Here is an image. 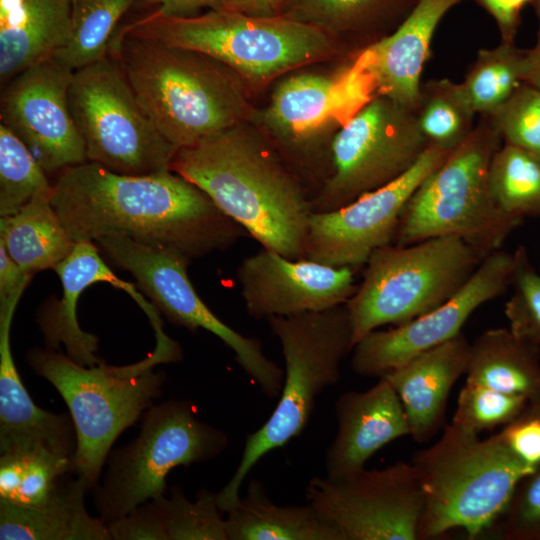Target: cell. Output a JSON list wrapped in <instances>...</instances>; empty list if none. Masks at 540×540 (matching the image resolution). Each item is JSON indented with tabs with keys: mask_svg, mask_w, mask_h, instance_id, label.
Masks as SVG:
<instances>
[{
	"mask_svg": "<svg viewBox=\"0 0 540 540\" xmlns=\"http://www.w3.org/2000/svg\"><path fill=\"white\" fill-rule=\"evenodd\" d=\"M466 382L540 403V347L509 328H493L471 343Z\"/></svg>",
	"mask_w": 540,
	"mask_h": 540,
	"instance_id": "4316f807",
	"label": "cell"
},
{
	"mask_svg": "<svg viewBox=\"0 0 540 540\" xmlns=\"http://www.w3.org/2000/svg\"><path fill=\"white\" fill-rule=\"evenodd\" d=\"M533 68L530 49L502 41L495 48L478 51L465 79L457 84L475 114L490 115L527 82Z\"/></svg>",
	"mask_w": 540,
	"mask_h": 540,
	"instance_id": "4dcf8cb0",
	"label": "cell"
},
{
	"mask_svg": "<svg viewBox=\"0 0 540 540\" xmlns=\"http://www.w3.org/2000/svg\"><path fill=\"white\" fill-rule=\"evenodd\" d=\"M72 0H0V82L55 57L67 44Z\"/></svg>",
	"mask_w": 540,
	"mask_h": 540,
	"instance_id": "cb8c5ba5",
	"label": "cell"
},
{
	"mask_svg": "<svg viewBox=\"0 0 540 540\" xmlns=\"http://www.w3.org/2000/svg\"><path fill=\"white\" fill-rule=\"evenodd\" d=\"M499 435L518 459L536 470L540 466V403H529Z\"/></svg>",
	"mask_w": 540,
	"mask_h": 540,
	"instance_id": "b9f144b4",
	"label": "cell"
},
{
	"mask_svg": "<svg viewBox=\"0 0 540 540\" xmlns=\"http://www.w3.org/2000/svg\"><path fill=\"white\" fill-rule=\"evenodd\" d=\"M374 96L370 80L354 61L336 72H301L282 79L269 104L253 118L297 173L318 160L330 173L324 140Z\"/></svg>",
	"mask_w": 540,
	"mask_h": 540,
	"instance_id": "5bb4252c",
	"label": "cell"
},
{
	"mask_svg": "<svg viewBox=\"0 0 540 540\" xmlns=\"http://www.w3.org/2000/svg\"><path fill=\"white\" fill-rule=\"evenodd\" d=\"M141 418L139 435L109 453L102 482L92 489L105 523L163 495L173 468L211 460L228 444L227 435L202 421L187 400L151 406Z\"/></svg>",
	"mask_w": 540,
	"mask_h": 540,
	"instance_id": "30bf717a",
	"label": "cell"
},
{
	"mask_svg": "<svg viewBox=\"0 0 540 540\" xmlns=\"http://www.w3.org/2000/svg\"><path fill=\"white\" fill-rule=\"evenodd\" d=\"M51 204L75 242L123 236L192 260L250 237L205 192L170 169L128 175L86 161L59 172Z\"/></svg>",
	"mask_w": 540,
	"mask_h": 540,
	"instance_id": "6da1fadb",
	"label": "cell"
},
{
	"mask_svg": "<svg viewBox=\"0 0 540 540\" xmlns=\"http://www.w3.org/2000/svg\"><path fill=\"white\" fill-rule=\"evenodd\" d=\"M53 270L62 283V298H50L37 316L47 347L56 350L63 345L67 356L83 366L92 367L103 363L96 356L98 338L83 331L78 324V298L86 288L99 282L109 283L127 294L132 293L135 286L113 273L100 257L93 241L76 242L70 254Z\"/></svg>",
	"mask_w": 540,
	"mask_h": 540,
	"instance_id": "603a6c76",
	"label": "cell"
},
{
	"mask_svg": "<svg viewBox=\"0 0 540 540\" xmlns=\"http://www.w3.org/2000/svg\"><path fill=\"white\" fill-rule=\"evenodd\" d=\"M33 275L21 268L0 243V311L16 309Z\"/></svg>",
	"mask_w": 540,
	"mask_h": 540,
	"instance_id": "ee69618b",
	"label": "cell"
},
{
	"mask_svg": "<svg viewBox=\"0 0 540 540\" xmlns=\"http://www.w3.org/2000/svg\"><path fill=\"white\" fill-rule=\"evenodd\" d=\"M490 188L498 208L524 221L540 218V158L517 147L502 144L489 172Z\"/></svg>",
	"mask_w": 540,
	"mask_h": 540,
	"instance_id": "1f68e13d",
	"label": "cell"
},
{
	"mask_svg": "<svg viewBox=\"0 0 540 540\" xmlns=\"http://www.w3.org/2000/svg\"><path fill=\"white\" fill-rule=\"evenodd\" d=\"M52 190L46 172L25 143L0 125V216L17 213L37 193Z\"/></svg>",
	"mask_w": 540,
	"mask_h": 540,
	"instance_id": "8d00e7d4",
	"label": "cell"
},
{
	"mask_svg": "<svg viewBox=\"0 0 540 540\" xmlns=\"http://www.w3.org/2000/svg\"><path fill=\"white\" fill-rule=\"evenodd\" d=\"M68 103L88 161L128 175L169 169L177 149L153 124L109 54L74 71Z\"/></svg>",
	"mask_w": 540,
	"mask_h": 540,
	"instance_id": "8fae6325",
	"label": "cell"
},
{
	"mask_svg": "<svg viewBox=\"0 0 540 540\" xmlns=\"http://www.w3.org/2000/svg\"><path fill=\"white\" fill-rule=\"evenodd\" d=\"M424 507L418 540L461 529L476 539L493 527L520 481L535 470L518 459L499 433L480 439L452 424L411 461Z\"/></svg>",
	"mask_w": 540,
	"mask_h": 540,
	"instance_id": "277c9868",
	"label": "cell"
},
{
	"mask_svg": "<svg viewBox=\"0 0 540 540\" xmlns=\"http://www.w3.org/2000/svg\"><path fill=\"white\" fill-rule=\"evenodd\" d=\"M503 144L488 115L430 172L407 201L393 244L456 237L484 258L501 249L522 223L505 215L490 188L489 172Z\"/></svg>",
	"mask_w": 540,
	"mask_h": 540,
	"instance_id": "52a82bcc",
	"label": "cell"
},
{
	"mask_svg": "<svg viewBox=\"0 0 540 540\" xmlns=\"http://www.w3.org/2000/svg\"><path fill=\"white\" fill-rule=\"evenodd\" d=\"M27 362L58 391L68 406L77 440L74 474L84 478L92 490L99 482L116 438L160 397L164 372L154 371L142 360L125 367L104 362L83 366L48 347L29 350Z\"/></svg>",
	"mask_w": 540,
	"mask_h": 540,
	"instance_id": "ba28073f",
	"label": "cell"
},
{
	"mask_svg": "<svg viewBox=\"0 0 540 540\" xmlns=\"http://www.w3.org/2000/svg\"><path fill=\"white\" fill-rule=\"evenodd\" d=\"M145 4L156 5V13L168 17H191L202 9H223L220 0H144Z\"/></svg>",
	"mask_w": 540,
	"mask_h": 540,
	"instance_id": "bcb514c9",
	"label": "cell"
},
{
	"mask_svg": "<svg viewBox=\"0 0 540 540\" xmlns=\"http://www.w3.org/2000/svg\"><path fill=\"white\" fill-rule=\"evenodd\" d=\"M416 111L376 95L334 134L330 173L313 198L314 213L341 208L406 173L428 148Z\"/></svg>",
	"mask_w": 540,
	"mask_h": 540,
	"instance_id": "7c38bea8",
	"label": "cell"
},
{
	"mask_svg": "<svg viewBox=\"0 0 540 540\" xmlns=\"http://www.w3.org/2000/svg\"><path fill=\"white\" fill-rule=\"evenodd\" d=\"M151 501L158 509L168 540H228L217 493L202 489L197 499L190 501L180 487H174L170 497L163 494Z\"/></svg>",
	"mask_w": 540,
	"mask_h": 540,
	"instance_id": "d590c367",
	"label": "cell"
},
{
	"mask_svg": "<svg viewBox=\"0 0 540 540\" xmlns=\"http://www.w3.org/2000/svg\"><path fill=\"white\" fill-rule=\"evenodd\" d=\"M226 513L228 540H341L308 503L275 504L257 479Z\"/></svg>",
	"mask_w": 540,
	"mask_h": 540,
	"instance_id": "83f0119b",
	"label": "cell"
},
{
	"mask_svg": "<svg viewBox=\"0 0 540 540\" xmlns=\"http://www.w3.org/2000/svg\"><path fill=\"white\" fill-rule=\"evenodd\" d=\"M236 279L246 312L256 320L339 306L357 287L350 267L290 259L264 247L241 261Z\"/></svg>",
	"mask_w": 540,
	"mask_h": 540,
	"instance_id": "d6986e66",
	"label": "cell"
},
{
	"mask_svg": "<svg viewBox=\"0 0 540 540\" xmlns=\"http://www.w3.org/2000/svg\"><path fill=\"white\" fill-rule=\"evenodd\" d=\"M108 54L122 68L153 124L177 150L254 116L244 82L203 53L120 28Z\"/></svg>",
	"mask_w": 540,
	"mask_h": 540,
	"instance_id": "3957f363",
	"label": "cell"
},
{
	"mask_svg": "<svg viewBox=\"0 0 540 540\" xmlns=\"http://www.w3.org/2000/svg\"><path fill=\"white\" fill-rule=\"evenodd\" d=\"M305 496L341 540H418L424 495L411 462L342 479L314 477Z\"/></svg>",
	"mask_w": 540,
	"mask_h": 540,
	"instance_id": "9a60e30c",
	"label": "cell"
},
{
	"mask_svg": "<svg viewBox=\"0 0 540 540\" xmlns=\"http://www.w3.org/2000/svg\"><path fill=\"white\" fill-rule=\"evenodd\" d=\"M529 401L483 385L466 382L460 390L451 424L460 430L480 435L504 427L518 417Z\"/></svg>",
	"mask_w": 540,
	"mask_h": 540,
	"instance_id": "74e56055",
	"label": "cell"
},
{
	"mask_svg": "<svg viewBox=\"0 0 540 540\" xmlns=\"http://www.w3.org/2000/svg\"><path fill=\"white\" fill-rule=\"evenodd\" d=\"M417 0H288L282 16L330 34L365 29L385 17L403 21Z\"/></svg>",
	"mask_w": 540,
	"mask_h": 540,
	"instance_id": "836d02e7",
	"label": "cell"
},
{
	"mask_svg": "<svg viewBox=\"0 0 540 540\" xmlns=\"http://www.w3.org/2000/svg\"><path fill=\"white\" fill-rule=\"evenodd\" d=\"M134 1L72 0L70 37L55 58L75 71L106 56L119 20Z\"/></svg>",
	"mask_w": 540,
	"mask_h": 540,
	"instance_id": "d6a6232c",
	"label": "cell"
},
{
	"mask_svg": "<svg viewBox=\"0 0 540 540\" xmlns=\"http://www.w3.org/2000/svg\"><path fill=\"white\" fill-rule=\"evenodd\" d=\"M536 12L539 19V29L537 34V41L533 48L530 49L531 57L534 65H540V0H534Z\"/></svg>",
	"mask_w": 540,
	"mask_h": 540,
	"instance_id": "c3c4849f",
	"label": "cell"
},
{
	"mask_svg": "<svg viewBox=\"0 0 540 540\" xmlns=\"http://www.w3.org/2000/svg\"><path fill=\"white\" fill-rule=\"evenodd\" d=\"M69 473H74L73 459L39 440L0 442V500L20 507L41 506Z\"/></svg>",
	"mask_w": 540,
	"mask_h": 540,
	"instance_id": "f546056e",
	"label": "cell"
},
{
	"mask_svg": "<svg viewBox=\"0 0 540 540\" xmlns=\"http://www.w3.org/2000/svg\"><path fill=\"white\" fill-rule=\"evenodd\" d=\"M125 33L203 53L243 82L264 85L336 51L332 34L285 16L254 17L211 9L191 17L156 12L121 28Z\"/></svg>",
	"mask_w": 540,
	"mask_h": 540,
	"instance_id": "5b68a950",
	"label": "cell"
},
{
	"mask_svg": "<svg viewBox=\"0 0 540 540\" xmlns=\"http://www.w3.org/2000/svg\"><path fill=\"white\" fill-rule=\"evenodd\" d=\"M495 19L503 42H514L523 7L534 0H475Z\"/></svg>",
	"mask_w": 540,
	"mask_h": 540,
	"instance_id": "f6af8a7d",
	"label": "cell"
},
{
	"mask_svg": "<svg viewBox=\"0 0 540 540\" xmlns=\"http://www.w3.org/2000/svg\"><path fill=\"white\" fill-rule=\"evenodd\" d=\"M415 111L419 128L429 145L452 150L474 128L475 112L464 100L458 84L449 79L422 85Z\"/></svg>",
	"mask_w": 540,
	"mask_h": 540,
	"instance_id": "e575fe53",
	"label": "cell"
},
{
	"mask_svg": "<svg viewBox=\"0 0 540 540\" xmlns=\"http://www.w3.org/2000/svg\"><path fill=\"white\" fill-rule=\"evenodd\" d=\"M452 150L429 145L417 162L391 183L336 210L313 213L305 258L354 270L365 266L375 250L393 242L407 201Z\"/></svg>",
	"mask_w": 540,
	"mask_h": 540,
	"instance_id": "2e32d148",
	"label": "cell"
},
{
	"mask_svg": "<svg viewBox=\"0 0 540 540\" xmlns=\"http://www.w3.org/2000/svg\"><path fill=\"white\" fill-rule=\"evenodd\" d=\"M462 1L417 0L393 32L359 54L355 61L370 80L375 95L416 110L434 32L443 16Z\"/></svg>",
	"mask_w": 540,
	"mask_h": 540,
	"instance_id": "44dd1931",
	"label": "cell"
},
{
	"mask_svg": "<svg viewBox=\"0 0 540 540\" xmlns=\"http://www.w3.org/2000/svg\"><path fill=\"white\" fill-rule=\"evenodd\" d=\"M514 255L512 294L505 304V316L515 335L540 347V272L525 247H517Z\"/></svg>",
	"mask_w": 540,
	"mask_h": 540,
	"instance_id": "f35d334b",
	"label": "cell"
},
{
	"mask_svg": "<svg viewBox=\"0 0 540 540\" xmlns=\"http://www.w3.org/2000/svg\"><path fill=\"white\" fill-rule=\"evenodd\" d=\"M51 195L52 190L39 192L17 213L0 218V243L33 274L54 269L76 244L53 208Z\"/></svg>",
	"mask_w": 540,
	"mask_h": 540,
	"instance_id": "f1b7e54d",
	"label": "cell"
},
{
	"mask_svg": "<svg viewBox=\"0 0 540 540\" xmlns=\"http://www.w3.org/2000/svg\"><path fill=\"white\" fill-rule=\"evenodd\" d=\"M169 169L205 192L262 247L305 258L313 195L265 134L235 125L179 148Z\"/></svg>",
	"mask_w": 540,
	"mask_h": 540,
	"instance_id": "7a4b0ae2",
	"label": "cell"
},
{
	"mask_svg": "<svg viewBox=\"0 0 540 540\" xmlns=\"http://www.w3.org/2000/svg\"><path fill=\"white\" fill-rule=\"evenodd\" d=\"M337 432L325 457L326 476L342 479L365 469L388 443L410 435L402 402L385 378L365 391H345L335 403Z\"/></svg>",
	"mask_w": 540,
	"mask_h": 540,
	"instance_id": "ffe728a7",
	"label": "cell"
},
{
	"mask_svg": "<svg viewBox=\"0 0 540 540\" xmlns=\"http://www.w3.org/2000/svg\"><path fill=\"white\" fill-rule=\"evenodd\" d=\"M484 257L456 237H437L375 250L363 278L345 303L354 346L381 326H398L446 302Z\"/></svg>",
	"mask_w": 540,
	"mask_h": 540,
	"instance_id": "9c48e42d",
	"label": "cell"
},
{
	"mask_svg": "<svg viewBox=\"0 0 540 540\" xmlns=\"http://www.w3.org/2000/svg\"><path fill=\"white\" fill-rule=\"evenodd\" d=\"M90 491L81 476H67L48 502L20 507L0 500L1 540H111L107 524L86 509Z\"/></svg>",
	"mask_w": 540,
	"mask_h": 540,
	"instance_id": "d4e9b609",
	"label": "cell"
},
{
	"mask_svg": "<svg viewBox=\"0 0 540 540\" xmlns=\"http://www.w3.org/2000/svg\"><path fill=\"white\" fill-rule=\"evenodd\" d=\"M490 531L504 540H540V466L520 481Z\"/></svg>",
	"mask_w": 540,
	"mask_h": 540,
	"instance_id": "60d3db41",
	"label": "cell"
},
{
	"mask_svg": "<svg viewBox=\"0 0 540 540\" xmlns=\"http://www.w3.org/2000/svg\"><path fill=\"white\" fill-rule=\"evenodd\" d=\"M285 363L279 400L268 420L246 437L231 479L217 493L226 513L240 498L249 472L268 452L299 436L310 421L317 397L340 378V364L353 350V328L346 304L267 319Z\"/></svg>",
	"mask_w": 540,
	"mask_h": 540,
	"instance_id": "8992f818",
	"label": "cell"
},
{
	"mask_svg": "<svg viewBox=\"0 0 540 540\" xmlns=\"http://www.w3.org/2000/svg\"><path fill=\"white\" fill-rule=\"evenodd\" d=\"M228 10L254 17L282 16L288 0H220Z\"/></svg>",
	"mask_w": 540,
	"mask_h": 540,
	"instance_id": "7dc6e473",
	"label": "cell"
},
{
	"mask_svg": "<svg viewBox=\"0 0 540 540\" xmlns=\"http://www.w3.org/2000/svg\"><path fill=\"white\" fill-rule=\"evenodd\" d=\"M14 312H0V442L32 438L73 459L77 440L71 416L38 407L17 371L10 344Z\"/></svg>",
	"mask_w": 540,
	"mask_h": 540,
	"instance_id": "484cf974",
	"label": "cell"
},
{
	"mask_svg": "<svg viewBox=\"0 0 540 540\" xmlns=\"http://www.w3.org/2000/svg\"><path fill=\"white\" fill-rule=\"evenodd\" d=\"M503 144L540 158V89L526 82L488 115Z\"/></svg>",
	"mask_w": 540,
	"mask_h": 540,
	"instance_id": "ab89813d",
	"label": "cell"
},
{
	"mask_svg": "<svg viewBox=\"0 0 540 540\" xmlns=\"http://www.w3.org/2000/svg\"><path fill=\"white\" fill-rule=\"evenodd\" d=\"M73 74L52 57L21 72L2 89L1 123L25 143L46 173L88 161L68 103Z\"/></svg>",
	"mask_w": 540,
	"mask_h": 540,
	"instance_id": "ac0fdd59",
	"label": "cell"
},
{
	"mask_svg": "<svg viewBox=\"0 0 540 540\" xmlns=\"http://www.w3.org/2000/svg\"><path fill=\"white\" fill-rule=\"evenodd\" d=\"M470 350L461 332L382 376L399 396L415 442L426 443L444 428L448 397L467 372Z\"/></svg>",
	"mask_w": 540,
	"mask_h": 540,
	"instance_id": "7402d4cb",
	"label": "cell"
},
{
	"mask_svg": "<svg viewBox=\"0 0 540 540\" xmlns=\"http://www.w3.org/2000/svg\"><path fill=\"white\" fill-rule=\"evenodd\" d=\"M527 82L540 89V65H534Z\"/></svg>",
	"mask_w": 540,
	"mask_h": 540,
	"instance_id": "681fc988",
	"label": "cell"
},
{
	"mask_svg": "<svg viewBox=\"0 0 540 540\" xmlns=\"http://www.w3.org/2000/svg\"><path fill=\"white\" fill-rule=\"evenodd\" d=\"M96 243L135 278L139 288L171 323L192 332L204 329L217 336L233 351L237 363L267 397L279 396L283 370L265 355L259 339L240 334L202 301L187 274L191 259L174 250L123 236L102 237Z\"/></svg>",
	"mask_w": 540,
	"mask_h": 540,
	"instance_id": "4fadbf2b",
	"label": "cell"
},
{
	"mask_svg": "<svg viewBox=\"0 0 540 540\" xmlns=\"http://www.w3.org/2000/svg\"><path fill=\"white\" fill-rule=\"evenodd\" d=\"M106 524L111 540H168L153 501L143 503Z\"/></svg>",
	"mask_w": 540,
	"mask_h": 540,
	"instance_id": "7bdbcfd3",
	"label": "cell"
},
{
	"mask_svg": "<svg viewBox=\"0 0 540 540\" xmlns=\"http://www.w3.org/2000/svg\"><path fill=\"white\" fill-rule=\"evenodd\" d=\"M514 264V252L498 249L485 257L463 287L437 308L404 324L370 332L352 350L353 371L363 377L380 378L454 338L477 308L507 291Z\"/></svg>",
	"mask_w": 540,
	"mask_h": 540,
	"instance_id": "e0dca14e",
	"label": "cell"
}]
</instances>
